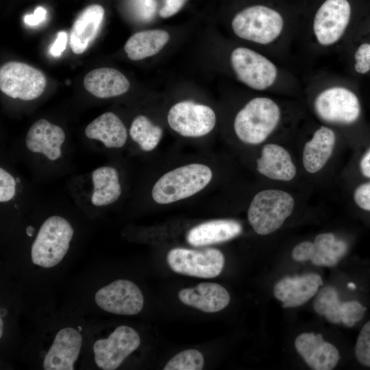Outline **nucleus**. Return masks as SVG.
Here are the masks:
<instances>
[{
  "instance_id": "f257e3e1",
  "label": "nucleus",
  "mask_w": 370,
  "mask_h": 370,
  "mask_svg": "<svg viewBox=\"0 0 370 370\" xmlns=\"http://www.w3.org/2000/svg\"><path fill=\"white\" fill-rule=\"evenodd\" d=\"M285 14L280 9L264 4H254L240 10L234 16L232 27L239 38L267 45L282 34Z\"/></svg>"
},
{
  "instance_id": "f03ea898",
  "label": "nucleus",
  "mask_w": 370,
  "mask_h": 370,
  "mask_svg": "<svg viewBox=\"0 0 370 370\" xmlns=\"http://www.w3.org/2000/svg\"><path fill=\"white\" fill-rule=\"evenodd\" d=\"M212 177L211 169L202 164H190L163 175L155 183L151 196L160 204L189 197L204 189Z\"/></svg>"
},
{
  "instance_id": "7ed1b4c3",
  "label": "nucleus",
  "mask_w": 370,
  "mask_h": 370,
  "mask_svg": "<svg viewBox=\"0 0 370 370\" xmlns=\"http://www.w3.org/2000/svg\"><path fill=\"white\" fill-rule=\"evenodd\" d=\"M280 116V107L273 100L254 98L237 113L234 123L235 133L246 144H260L276 128Z\"/></svg>"
},
{
  "instance_id": "20e7f679",
  "label": "nucleus",
  "mask_w": 370,
  "mask_h": 370,
  "mask_svg": "<svg viewBox=\"0 0 370 370\" xmlns=\"http://www.w3.org/2000/svg\"><path fill=\"white\" fill-rule=\"evenodd\" d=\"M74 230L65 218L53 215L41 225L31 247V260L38 267L49 269L58 264L67 254Z\"/></svg>"
},
{
  "instance_id": "39448f33",
  "label": "nucleus",
  "mask_w": 370,
  "mask_h": 370,
  "mask_svg": "<svg viewBox=\"0 0 370 370\" xmlns=\"http://www.w3.org/2000/svg\"><path fill=\"white\" fill-rule=\"evenodd\" d=\"M293 197L284 190L269 189L258 193L247 211L249 224L258 234H269L279 229L291 214Z\"/></svg>"
},
{
  "instance_id": "423d86ee",
  "label": "nucleus",
  "mask_w": 370,
  "mask_h": 370,
  "mask_svg": "<svg viewBox=\"0 0 370 370\" xmlns=\"http://www.w3.org/2000/svg\"><path fill=\"white\" fill-rule=\"evenodd\" d=\"M351 0H321L312 17V29L323 46L337 42L343 36L352 16Z\"/></svg>"
},
{
  "instance_id": "0eeeda50",
  "label": "nucleus",
  "mask_w": 370,
  "mask_h": 370,
  "mask_svg": "<svg viewBox=\"0 0 370 370\" xmlns=\"http://www.w3.org/2000/svg\"><path fill=\"white\" fill-rule=\"evenodd\" d=\"M46 84L45 74L27 64L11 61L1 66L0 89L10 97L35 99L42 95Z\"/></svg>"
},
{
  "instance_id": "6e6552de",
  "label": "nucleus",
  "mask_w": 370,
  "mask_h": 370,
  "mask_svg": "<svg viewBox=\"0 0 370 370\" xmlns=\"http://www.w3.org/2000/svg\"><path fill=\"white\" fill-rule=\"evenodd\" d=\"M314 108L323 121L341 125L356 122L361 107L357 95L343 86H332L320 92L315 97Z\"/></svg>"
},
{
  "instance_id": "1a4fd4ad",
  "label": "nucleus",
  "mask_w": 370,
  "mask_h": 370,
  "mask_svg": "<svg viewBox=\"0 0 370 370\" xmlns=\"http://www.w3.org/2000/svg\"><path fill=\"white\" fill-rule=\"evenodd\" d=\"M230 60L238 79L252 89L265 90L276 80L278 69L273 62L251 49L236 48Z\"/></svg>"
},
{
  "instance_id": "9d476101",
  "label": "nucleus",
  "mask_w": 370,
  "mask_h": 370,
  "mask_svg": "<svg viewBox=\"0 0 370 370\" xmlns=\"http://www.w3.org/2000/svg\"><path fill=\"white\" fill-rule=\"evenodd\" d=\"M167 262L175 273L201 278H212L223 270V253L214 248L194 250L174 248L167 254Z\"/></svg>"
},
{
  "instance_id": "9b49d317",
  "label": "nucleus",
  "mask_w": 370,
  "mask_h": 370,
  "mask_svg": "<svg viewBox=\"0 0 370 370\" xmlns=\"http://www.w3.org/2000/svg\"><path fill=\"white\" fill-rule=\"evenodd\" d=\"M140 344V336L134 328L120 325L108 337L95 342L92 347L95 362L100 369H116Z\"/></svg>"
},
{
  "instance_id": "f8f14e48",
  "label": "nucleus",
  "mask_w": 370,
  "mask_h": 370,
  "mask_svg": "<svg viewBox=\"0 0 370 370\" xmlns=\"http://www.w3.org/2000/svg\"><path fill=\"white\" fill-rule=\"evenodd\" d=\"M167 121L171 128L181 136L200 137L213 130L216 115L208 106L183 101L170 108Z\"/></svg>"
},
{
  "instance_id": "ddd939ff",
  "label": "nucleus",
  "mask_w": 370,
  "mask_h": 370,
  "mask_svg": "<svg viewBox=\"0 0 370 370\" xmlns=\"http://www.w3.org/2000/svg\"><path fill=\"white\" fill-rule=\"evenodd\" d=\"M95 301L107 312L134 315L143 309L144 297L136 284L119 279L99 288L95 295Z\"/></svg>"
},
{
  "instance_id": "4468645a",
  "label": "nucleus",
  "mask_w": 370,
  "mask_h": 370,
  "mask_svg": "<svg viewBox=\"0 0 370 370\" xmlns=\"http://www.w3.org/2000/svg\"><path fill=\"white\" fill-rule=\"evenodd\" d=\"M347 244L338 239L332 233L318 234L314 242L304 241L292 251V258L296 261L310 260L317 266L334 267L345 255Z\"/></svg>"
},
{
  "instance_id": "2eb2a0df",
  "label": "nucleus",
  "mask_w": 370,
  "mask_h": 370,
  "mask_svg": "<svg viewBox=\"0 0 370 370\" xmlns=\"http://www.w3.org/2000/svg\"><path fill=\"white\" fill-rule=\"evenodd\" d=\"M313 308L318 314L324 316L330 323H343L349 328L362 318L366 310L357 301H340L337 291L330 286H325L317 292Z\"/></svg>"
},
{
  "instance_id": "dca6fc26",
  "label": "nucleus",
  "mask_w": 370,
  "mask_h": 370,
  "mask_svg": "<svg viewBox=\"0 0 370 370\" xmlns=\"http://www.w3.org/2000/svg\"><path fill=\"white\" fill-rule=\"evenodd\" d=\"M82 336L74 328L65 327L56 334L45 354L42 369L45 370H73L82 345Z\"/></svg>"
},
{
  "instance_id": "f3484780",
  "label": "nucleus",
  "mask_w": 370,
  "mask_h": 370,
  "mask_svg": "<svg viewBox=\"0 0 370 370\" xmlns=\"http://www.w3.org/2000/svg\"><path fill=\"white\" fill-rule=\"evenodd\" d=\"M295 347L314 370L333 369L340 358L337 348L325 341L320 334L306 332L298 335L295 340Z\"/></svg>"
},
{
  "instance_id": "a211bd4d",
  "label": "nucleus",
  "mask_w": 370,
  "mask_h": 370,
  "mask_svg": "<svg viewBox=\"0 0 370 370\" xmlns=\"http://www.w3.org/2000/svg\"><path fill=\"white\" fill-rule=\"evenodd\" d=\"M65 139L62 128L41 119L30 127L25 143L29 151L42 154L49 160L55 161L62 156V146Z\"/></svg>"
},
{
  "instance_id": "6ab92c4d",
  "label": "nucleus",
  "mask_w": 370,
  "mask_h": 370,
  "mask_svg": "<svg viewBox=\"0 0 370 370\" xmlns=\"http://www.w3.org/2000/svg\"><path fill=\"white\" fill-rule=\"evenodd\" d=\"M322 285L323 280L317 273L286 276L275 284L273 292L275 297L282 303L283 308H293L308 301Z\"/></svg>"
},
{
  "instance_id": "aec40b11",
  "label": "nucleus",
  "mask_w": 370,
  "mask_h": 370,
  "mask_svg": "<svg viewBox=\"0 0 370 370\" xmlns=\"http://www.w3.org/2000/svg\"><path fill=\"white\" fill-rule=\"evenodd\" d=\"M178 297L183 304L206 312H219L225 308L230 300L229 293L223 286L211 282L183 288L179 292Z\"/></svg>"
},
{
  "instance_id": "412c9836",
  "label": "nucleus",
  "mask_w": 370,
  "mask_h": 370,
  "mask_svg": "<svg viewBox=\"0 0 370 370\" xmlns=\"http://www.w3.org/2000/svg\"><path fill=\"white\" fill-rule=\"evenodd\" d=\"M84 86L93 96L107 99L125 93L129 90L130 84L119 71L103 67L88 73L84 79Z\"/></svg>"
},
{
  "instance_id": "4be33fe9",
  "label": "nucleus",
  "mask_w": 370,
  "mask_h": 370,
  "mask_svg": "<svg viewBox=\"0 0 370 370\" xmlns=\"http://www.w3.org/2000/svg\"><path fill=\"white\" fill-rule=\"evenodd\" d=\"M257 170L265 177L280 181H290L296 175V167L288 151L276 144H267L257 160Z\"/></svg>"
},
{
  "instance_id": "5701e85b",
  "label": "nucleus",
  "mask_w": 370,
  "mask_h": 370,
  "mask_svg": "<svg viewBox=\"0 0 370 370\" xmlns=\"http://www.w3.org/2000/svg\"><path fill=\"white\" fill-rule=\"evenodd\" d=\"M241 232V223L235 220H212L190 230L186 240L193 246L201 247L225 242L238 236Z\"/></svg>"
},
{
  "instance_id": "b1692460",
  "label": "nucleus",
  "mask_w": 370,
  "mask_h": 370,
  "mask_svg": "<svg viewBox=\"0 0 370 370\" xmlns=\"http://www.w3.org/2000/svg\"><path fill=\"white\" fill-rule=\"evenodd\" d=\"M103 16V8L92 4L85 8L77 18L70 34V47L74 53H82L95 38Z\"/></svg>"
},
{
  "instance_id": "393cba45",
  "label": "nucleus",
  "mask_w": 370,
  "mask_h": 370,
  "mask_svg": "<svg viewBox=\"0 0 370 370\" xmlns=\"http://www.w3.org/2000/svg\"><path fill=\"white\" fill-rule=\"evenodd\" d=\"M87 138L101 142L110 149L121 148L127 139V129L121 119L113 112H105L92 122L85 129Z\"/></svg>"
},
{
  "instance_id": "a878e982",
  "label": "nucleus",
  "mask_w": 370,
  "mask_h": 370,
  "mask_svg": "<svg viewBox=\"0 0 370 370\" xmlns=\"http://www.w3.org/2000/svg\"><path fill=\"white\" fill-rule=\"evenodd\" d=\"M335 143L332 130L325 126L317 129L304 147L302 161L306 171L315 173L322 169L332 154Z\"/></svg>"
},
{
  "instance_id": "bb28decb",
  "label": "nucleus",
  "mask_w": 370,
  "mask_h": 370,
  "mask_svg": "<svg viewBox=\"0 0 370 370\" xmlns=\"http://www.w3.org/2000/svg\"><path fill=\"white\" fill-rule=\"evenodd\" d=\"M92 189L90 201L97 207L115 202L121 196V186L117 170L110 166H103L91 173Z\"/></svg>"
},
{
  "instance_id": "cd10ccee",
  "label": "nucleus",
  "mask_w": 370,
  "mask_h": 370,
  "mask_svg": "<svg viewBox=\"0 0 370 370\" xmlns=\"http://www.w3.org/2000/svg\"><path fill=\"white\" fill-rule=\"evenodd\" d=\"M169 34L163 29L138 32L126 42L124 50L129 59L137 61L158 53L168 42Z\"/></svg>"
},
{
  "instance_id": "c85d7f7f",
  "label": "nucleus",
  "mask_w": 370,
  "mask_h": 370,
  "mask_svg": "<svg viewBox=\"0 0 370 370\" xmlns=\"http://www.w3.org/2000/svg\"><path fill=\"white\" fill-rule=\"evenodd\" d=\"M162 129L153 124L146 116H136L130 128V136L145 151L155 149L162 136Z\"/></svg>"
},
{
  "instance_id": "c756f323",
  "label": "nucleus",
  "mask_w": 370,
  "mask_h": 370,
  "mask_svg": "<svg viewBox=\"0 0 370 370\" xmlns=\"http://www.w3.org/2000/svg\"><path fill=\"white\" fill-rule=\"evenodd\" d=\"M204 359L202 354L197 349L184 350L171 358L164 370H200Z\"/></svg>"
},
{
  "instance_id": "7c9ffc66",
  "label": "nucleus",
  "mask_w": 370,
  "mask_h": 370,
  "mask_svg": "<svg viewBox=\"0 0 370 370\" xmlns=\"http://www.w3.org/2000/svg\"><path fill=\"white\" fill-rule=\"evenodd\" d=\"M354 353L361 365L370 367V321L363 325L358 334Z\"/></svg>"
},
{
  "instance_id": "2f4dec72",
  "label": "nucleus",
  "mask_w": 370,
  "mask_h": 370,
  "mask_svg": "<svg viewBox=\"0 0 370 370\" xmlns=\"http://www.w3.org/2000/svg\"><path fill=\"white\" fill-rule=\"evenodd\" d=\"M130 9L136 18L140 21H150L157 10L156 0H129Z\"/></svg>"
},
{
  "instance_id": "473e14b6",
  "label": "nucleus",
  "mask_w": 370,
  "mask_h": 370,
  "mask_svg": "<svg viewBox=\"0 0 370 370\" xmlns=\"http://www.w3.org/2000/svg\"><path fill=\"white\" fill-rule=\"evenodd\" d=\"M16 180L3 168H0V202L5 203L12 200L16 194Z\"/></svg>"
},
{
  "instance_id": "72a5a7b5",
  "label": "nucleus",
  "mask_w": 370,
  "mask_h": 370,
  "mask_svg": "<svg viewBox=\"0 0 370 370\" xmlns=\"http://www.w3.org/2000/svg\"><path fill=\"white\" fill-rule=\"evenodd\" d=\"M355 71L365 74L370 71V43H362L356 49L354 54Z\"/></svg>"
},
{
  "instance_id": "f704fd0d",
  "label": "nucleus",
  "mask_w": 370,
  "mask_h": 370,
  "mask_svg": "<svg viewBox=\"0 0 370 370\" xmlns=\"http://www.w3.org/2000/svg\"><path fill=\"white\" fill-rule=\"evenodd\" d=\"M353 198L360 208L370 212V181L358 186L354 191Z\"/></svg>"
},
{
  "instance_id": "c9c22d12",
  "label": "nucleus",
  "mask_w": 370,
  "mask_h": 370,
  "mask_svg": "<svg viewBox=\"0 0 370 370\" xmlns=\"http://www.w3.org/2000/svg\"><path fill=\"white\" fill-rule=\"evenodd\" d=\"M186 0H162V5L159 10L162 18H168L178 12L183 7Z\"/></svg>"
},
{
  "instance_id": "e433bc0d",
  "label": "nucleus",
  "mask_w": 370,
  "mask_h": 370,
  "mask_svg": "<svg viewBox=\"0 0 370 370\" xmlns=\"http://www.w3.org/2000/svg\"><path fill=\"white\" fill-rule=\"evenodd\" d=\"M67 42V34L65 32H60L58 36L50 48V53L54 57L61 55L66 48Z\"/></svg>"
},
{
  "instance_id": "4c0bfd02",
  "label": "nucleus",
  "mask_w": 370,
  "mask_h": 370,
  "mask_svg": "<svg viewBox=\"0 0 370 370\" xmlns=\"http://www.w3.org/2000/svg\"><path fill=\"white\" fill-rule=\"evenodd\" d=\"M46 15V10L42 7H38L33 14L24 16V22L28 25H37L45 19Z\"/></svg>"
},
{
  "instance_id": "58836bf2",
  "label": "nucleus",
  "mask_w": 370,
  "mask_h": 370,
  "mask_svg": "<svg viewBox=\"0 0 370 370\" xmlns=\"http://www.w3.org/2000/svg\"><path fill=\"white\" fill-rule=\"evenodd\" d=\"M359 169L364 177L370 179V148L362 156L359 163Z\"/></svg>"
},
{
  "instance_id": "ea45409f",
  "label": "nucleus",
  "mask_w": 370,
  "mask_h": 370,
  "mask_svg": "<svg viewBox=\"0 0 370 370\" xmlns=\"http://www.w3.org/2000/svg\"><path fill=\"white\" fill-rule=\"evenodd\" d=\"M3 322L2 321V317H1V319H0V325H1V328H0V337L1 338L2 336V334H3Z\"/></svg>"
},
{
  "instance_id": "a19ab883",
  "label": "nucleus",
  "mask_w": 370,
  "mask_h": 370,
  "mask_svg": "<svg viewBox=\"0 0 370 370\" xmlns=\"http://www.w3.org/2000/svg\"><path fill=\"white\" fill-rule=\"evenodd\" d=\"M348 286L350 287V288H355L354 284H352V283H349V284H348Z\"/></svg>"
}]
</instances>
